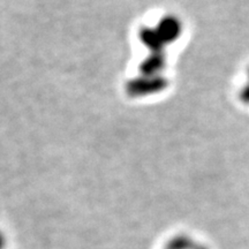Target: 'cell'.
<instances>
[{
    "instance_id": "6da1fadb",
    "label": "cell",
    "mask_w": 249,
    "mask_h": 249,
    "mask_svg": "<svg viewBox=\"0 0 249 249\" xmlns=\"http://www.w3.org/2000/svg\"><path fill=\"white\" fill-rule=\"evenodd\" d=\"M7 245V239H6L5 233L0 230V249H5Z\"/></svg>"
}]
</instances>
